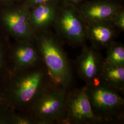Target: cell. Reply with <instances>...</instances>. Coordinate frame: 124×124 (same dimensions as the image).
<instances>
[{
  "label": "cell",
  "instance_id": "1",
  "mask_svg": "<svg viewBox=\"0 0 124 124\" xmlns=\"http://www.w3.org/2000/svg\"><path fill=\"white\" fill-rule=\"evenodd\" d=\"M12 83L6 95V103L19 111H28L51 82L44 65L39 64L13 72Z\"/></svg>",
  "mask_w": 124,
  "mask_h": 124
},
{
  "label": "cell",
  "instance_id": "2",
  "mask_svg": "<svg viewBox=\"0 0 124 124\" xmlns=\"http://www.w3.org/2000/svg\"><path fill=\"white\" fill-rule=\"evenodd\" d=\"M35 42L51 83L67 90L72 87L71 62L62 41L50 30L36 34Z\"/></svg>",
  "mask_w": 124,
  "mask_h": 124
},
{
  "label": "cell",
  "instance_id": "3",
  "mask_svg": "<svg viewBox=\"0 0 124 124\" xmlns=\"http://www.w3.org/2000/svg\"><path fill=\"white\" fill-rule=\"evenodd\" d=\"M85 86L92 110L102 124L124 123L123 95L99 80Z\"/></svg>",
  "mask_w": 124,
  "mask_h": 124
},
{
  "label": "cell",
  "instance_id": "4",
  "mask_svg": "<svg viewBox=\"0 0 124 124\" xmlns=\"http://www.w3.org/2000/svg\"><path fill=\"white\" fill-rule=\"evenodd\" d=\"M55 34L62 43L81 47L86 39V24L78 6L60 3L53 23Z\"/></svg>",
  "mask_w": 124,
  "mask_h": 124
},
{
  "label": "cell",
  "instance_id": "5",
  "mask_svg": "<svg viewBox=\"0 0 124 124\" xmlns=\"http://www.w3.org/2000/svg\"><path fill=\"white\" fill-rule=\"evenodd\" d=\"M67 91L50 83L28 112L39 121L40 124H61Z\"/></svg>",
  "mask_w": 124,
  "mask_h": 124
},
{
  "label": "cell",
  "instance_id": "6",
  "mask_svg": "<svg viewBox=\"0 0 124 124\" xmlns=\"http://www.w3.org/2000/svg\"><path fill=\"white\" fill-rule=\"evenodd\" d=\"M29 9L23 2L0 6V31L16 40L35 41L29 23Z\"/></svg>",
  "mask_w": 124,
  "mask_h": 124
},
{
  "label": "cell",
  "instance_id": "7",
  "mask_svg": "<svg viewBox=\"0 0 124 124\" xmlns=\"http://www.w3.org/2000/svg\"><path fill=\"white\" fill-rule=\"evenodd\" d=\"M101 124L92 110L85 86L68 90L61 124Z\"/></svg>",
  "mask_w": 124,
  "mask_h": 124
},
{
  "label": "cell",
  "instance_id": "8",
  "mask_svg": "<svg viewBox=\"0 0 124 124\" xmlns=\"http://www.w3.org/2000/svg\"><path fill=\"white\" fill-rule=\"evenodd\" d=\"M81 47L76 61V72L85 85L91 84L99 80L104 58L100 50L92 45L85 44Z\"/></svg>",
  "mask_w": 124,
  "mask_h": 124
},
{
  "label": "cell",
  "instance_id": "9",
  "mask_svg": "<svg viewBox=\"0 0 124 124\" xmlns=\"http://www.w3.org/2000/svg\"><path fill=\"white\" fill-rule=\"evenodd\" d=\"M122 0H92L78 6L85 23L111 21L115 13L123 7Z\"/></svg>",
  "mask_w": 124,
  "mask_h": 124
},
{
  "label": "cell",
  "instance_id": "10",
  "mask_svg": "<svg viewBox=\"0 0 124 124\" xmlns=\"http://www.w3.org/2000/svg\"><path fill=\"white\" fill-rule=\"evenodd\" d=\"M60 4L58 0H52L29 9V23L34 35L53 27Z\"/></svg>",
  "mask_w": 124,
  "mask_h": 124
},
{
  "label": "cell",
  "instance_id": "11",
  "mask_svg": "<svg viewBox=\"0 0 124 124\" xmlns=\"http://www.w3.org/2000/svg\"><path fill=\"white\" fill-rule=\"evenodd\" d=\"M15 41L12 51L13 72L21 71L42 62L35 41Z\"/></svg>",
  "mask_w": 124,
  "mask_h": 124
},
{
  "label": "cell",
  "instance_id": "12",
  "mask_svg": "<svg viewBox=\"0 0 124 124\" xmlns=\"http://www.w3.org/2000/svg\"><path fill=\"white\" fill-rule=\"evenodd\" d=\"M86 39L91 45L100 50L109 46L120 32L111 21L85 23Z\"/></svg>",
  "mask_w": 124,
  "mask_h": 124
},
{
  "label": "cell",
  "instance_id": "13",
  "mask_svg": "<svg viewBox=\"0 0 124 124\" xmlns=\"http://www.w3.org/2000/svg\"><path fill=\"white\" fill-rule=\"evenodd\" d=\"M99 80L123 96L124 66L113 65L104 60Z\"/></svg>",
  "mask_w": 124,
  "mask_h": 124
},
{
  "label": "cell",
  "instance_id": "14",
  "mask_svg": "<svg viewBox=\"0 0 124 124\" xmlns=\"http://www.w3.org/2000/svg\"><path fill=\"white\" fill-rule=\"evenodd\" d=\"M107 49L104 60L115 66H124V46L120 42L114 41Z\"/></svg>",
  "mask_w": 124,
  "mask_h": 124
},
{
  "label": "cell",
  "instance_id": "15",
  "mask_svg": "<svg viewBox=\"0 0 124 124\" xmlns=\"http://www.w3.org/2000/svg\"><path fill=\"white\" fill-rule=\"evenodd\" d=\"M12 124H40L39 121L28 111H20L13 114Z\"/></svg>",
  "mask_w": 124,
  "mask_h": 124
},
{
  "label": "cell",
  "instance_id": "16",
  "mask_svg": "<svg viewBox=\"0 0 124 124\" xmlns=\"http://www.w3.org/2000/svg\"><path fill=\"white\" fill-rule=\"evenodd\" d=\"M8 37L0 31V73L4 69L6 64V54L9 49Z\"/></svg>",
  "mask_w": 124,
  "mask_h": 124
},
{
  "label": "cell",
  "instance_id": "17",
  "mask_svg": "<svg viewBox=\"0 0 124 124\" xmlns=\"http://www.w3.org/2000/svg\"><path fill=\"white\" fill-rule=\"evenodd\" d=\"M5 106H0V124H12L15 109L12 110Z\"/></svg>",
  "mask_w": 124,
  "mask_h": 124
},
{
  "label": "cell",
  "instance_id": "18",
  "mask_svg": "<svg viewBox=\"0 0 124 124\" xmlns=\"http://www.w3.org/2000/svg\"><path fill=\"white\" fill-rule=\"evenodd\" d=\"M111 22L120 31H124V8H120L114 15Z\"/></svg>",
  "mask_w": 124,
  "mask_h": 124
},
{
  "label": "cell",
  "instance_id": "19",
  "mask_svg": "<svg viewBox=\"0 0 124 124\" xmlns=\"http://www.w3.org/2000/svg\"><path fill=\"white\" fill-rule=\"evenodd\" d=\"M52 0H24L23 2L29 8L40 4L51 1Z\"/></svg>",
  "mask_w": 124,
  "mask_h": 124
},
{
  "label": "cell",
  "instance_id": "20",
  "mask_svg": "<svg viewBox=\"0 0 124 124\" xmlns=\"http://www.w3.org/2000/svg\"><path fill=\"white\" fill-rule=\"evenodd\" d=\"M60 3H69L78 6L85 0H58Z\"/></svg>",
  "mask_w": 124,
  "mask_h": 124
},
{
  "label": "cell",
  "instance_id": "21",
  "mask_svg": "<svg viewBox=\"0 0 124 124\" xmlns=\"http://www.w3.org/2000/svg\"><path fill=\"white\" fill-rule=\"evenodd\" d=\"M24 0H0V6L22 3Z\"/></svg>",
  "mask_w": 124,
  "mask_h": 124
},
{
  "label": "cell",
  "instance_id": "22",
  "mask_svg": "<svg viewBox=\"0 0 124 124\" xmlns=\"http://www.w3.org/2000/svg\"><path fill=\"white\" fill-rule=\"evenodd\" d=\"M7 105V104L5 102L2 94L0 93V106H6Z\"/></svg>",
  "mask_w": 124,
  "mask_h": 124
}]
</instances>
